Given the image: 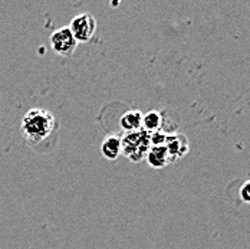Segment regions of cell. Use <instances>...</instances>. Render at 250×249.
<instances>
[{
    "label": "cell",
    "instance_id": "cell-1",
    "mask_svg": "<svg viewBox=\"0 0 250 249\" xmlns=\"http://www.w3.org/2000/svg\"><path fill=\"white\" fill-rule=\"evenodd\" d=\"M56 130L55 115L45 108H32L26 113L21 123V131L25 140L32 144H41L48 140Z\"/></svg>",
    "mask_w": 250,
    "mask_h": 249
},
{
    "label": "cell",
    "instance_id": "cell-2",
    "mask_svg": "<svg viewBox=\"0 0 250 249\" xmlns=\"http://www.w3.org/2000/svg\"><path fill=\"white\" fill-rule=\"evenodd\" d=\"M123 138V154L134 163L141 161L150 150V133L140 130L135 133H125Z\"/></svg>",
    "mask_w": 250,
    "mask_h": 249
},
{
    "label": "cell",
    "instance_id": "cell-3",
    "mask_svg": "<svg viewBox=\"0 0 250 249\" xmlns=\"http://www.w3.org/2000/svg\"><path fill=\"white\" fill-rule=\"evenodd\" d=\"M97 19L94 18V15L85 12V13H81L75 16L71 23H69V29L74 35V38L76 39V42H82V44H86L89 42L94 36H95V32H97Z\"/></svg>",
    "mask_w": 250,
    "mask_h": 249
},
{
    "label": "cell",
    "instance_id": "cell-4",
    "mask_svg": "<svg viewBox=\"0 0 250 249\" xmlns=\"http://www.w3.org/2000/svg\"><path fill=\"white\" fill-rule=\"evenodd\" d=\"M49 42L52 49L55 50L59 56H66V58L71 56L78 46V42L68 26L53 30L50 35Z\"/></svg>",
    "mask_w": 250,
    "mask_h": 249
},
{
    "label": "cell",
    "instance_id": "cell-5",
    "mask_svg": "<svg viewBox=\"0 0 250 249\" xmlns=\"http://www.w3.org/2000/svg\"><path fill=\"white\" fill-rule=\"evenodd\" d=\"M101 154L109 160L114 161L123 154V138L118 134H109L106 136L101 143Z\"/></svg>",
    "mask_w": 250,
    "mask_h": 249
},
{
    "label": "cell",
    "instance_id": "cell-6",
    "mask_svg": "<svg viewBox=\"0 0 250 249\" xmlns=\"http://www.w3.org/2000/svg\"><path fill=\"white\" fill-rule=\"evenodd\" d=\"M166 147L168 150L171 161H175V160L181 158L188 151V143H187V138L181 134H173V136L167 134Z\"/></svg>",
    "mask_w": 250,
    "mask_h": 249
},
{
    "label": "cell",
    "instance_id": "cell-7",
    "mask_svg": "<svg viewBox=\"0 0 250 249\" xmlns=\"http://www.w3.org/2000/svg\"><path fill=\"white\" fill-rule=\"evenodd\" d=\"M147 163L152 169H163L167 164L171 163V157L168 154V150L166 146H158V147H150L147 151Z\"/></svg>",
    "mask_w": 250,
    "mask_h": 249
},
{
    "label": "cell",
    "instance_id": "cell-8",
    "mask_svg": "<svg viewBox=\"0 0 250 249\" xmlns=\"http://www.w3.org/2000/svg\"><path fill=\"white\" fill-rule=\"evenodd\" d=\"M143 113L138 110H129L121 115L120 125L125 133H135L143 130Z\"/></svg>",
    "mask_w": 250,
    "mask_h": 249
},
{
    "label": "cell",
    "instance_id": "cell-9",
    "mask_svg": "<svg viewBox=\"0 0 250 249\" xmlns=\"http://www.w3.org/2000/svg\"><path fill=\"white\" fill-rule=\"evenodd\" d=\"M163 124V115L158 111H148L143 115V130L147 133H155L161 130Z\"/></svg>",
    "mask_w": 250,
    "mask_h": 249
},
{
    "label": "cell",
    "instance_id": "cell-10",
    "mask_svg": "<svg viewBox=\"0 0 250 249\" xmlns=\"http://www.w3.org/2000/svg\"><path fill=\"white\" fill-rule=\"evenodd\" d=\"M166 138H167V133H164L163 130H158V131H155V133H151L150 134L151 147L166 146Z\"/></svg>",
    "mask_w": 250,
    "mask_h": 249
},
{
    "label": "cell",
    "instance_id": "cell-11",
    "mask_svg": "<svg viewBox=\"0 0 250 249\" xmlns=\"http://www.w3.org/2000/svg\"><path fill=\"white\" fill-rule=\"evenodd\" d=\"M240 198L245 200V202L250 203V181H246L242 186V189H240Z\"/></svg>",
    "mask_w": 250,
    "mask_h": 249
}]
</instances>
